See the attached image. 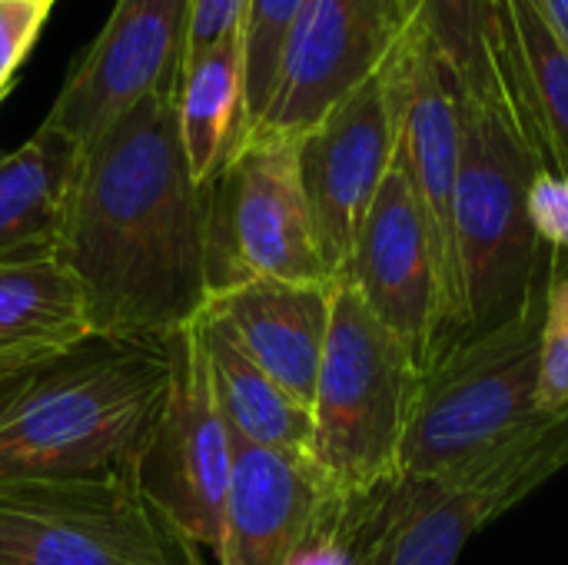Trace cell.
I'll return each instance as SVG.
<instances>
[{"label":"cell","instance_id":"cell-20","mask_svg":"<svg viewBox=\"0 0 568 565\" xmlns=\"http://www.w3.org/2000/svg\"><path fill=\"white\" fill-rule=\"evenodd\" d=\"M200 340L210 366L213 396L230 436L240 446L283 453L293 460L310 456L313 420L303 403H296L280 383H273L203 310L196 316Z\"/></svg>","mask_w":568,"mask_h":565},{"label":"cell","instance_id":"cell-26","mask_svg":"<svg viewBox=\"0 0 568 565\" xmlns=\"http://www.w3.org/2000/svg\"><path fill=\"white\" fill-rule=\"evenodd\" d=\"M50 7L27 0H0V87H10L13 73L33 50V40Z\"/></svg>","mask_w":568,"mask_h":565},{"label":"cell","instance_id":"cell-7","mask_svg":"<svg viewBox=\"0 0 568 565\" xmlns=\"http://www.w3.org/2000/svg\"><path fill=\"white\" fill-rule=\"evenodd\" d=\"M250 280L336 283L320 256L293 140H246L210 186L206 290Z\"/></svg>","mask_w":568,"mask_h":565},{"label":"cell","instance_id":"cell-6","mask_svg":"<svg viewBox=\"0 0 568 565\" xmlns=\"http://www.w3.org/2000/svg\"><path fill=\"white\" fill-rule=\"evenodd\" d=\"M0 565H203L136 470L0 486Z\"/></svg>","mask_w":568,"mask_h":565},{"label":"cell","instance_id":"cell-11","mask_svg":"<svg viewBox=\"0 0 568 565\" xmlns=\"http://www.w3.org/2000/svg\"><path fill=\"white\" fill-rule=\"evenodd\" d=\"M343 283L359 293L423 373L456 343L443 260L399 150L356 233Z\"/></svg>","mask_w":568,"mask_h":565},{"label":"cell","instance_id":"cell-9","mask_svg":"<svg viewBox=\"0 0 568 565\" xmlns=\"http://www.w3.org/2000/svg\"><path fill=\"white\" fill-rule=\"evenodd\" d=\"M568 466V410L542 413L516 436L443 480H403L406 506L376 565H456L466 543Z\"/></svg>","mask_w":568,"mask_h":565},{"label":"cell","instance_id":"cell-24","mask_svg":"<svg viewBox=\"0 0 568 565\" xmlns=\"http://www.w3.org/2000/svg\"><path fill=\"white\" fill-rule=\"evenodd\" d=\"M568 410V276H549L539 333V413Z\"/></svg>","mask_w":568,"mask_h":565},{"label":"cell","instance_id":"cell-2","mask_svg":"<svg viewBox=\"0 0 568 565\" xmlns=\"http://www.w3.org/2000/svg\"><path fill=\"white\" fill-rule=\"evenodd\" d=\"M166 380V340L113 336L0 380V486L136 470Z\"/></svg>","mask_w":568,"mask_h":565},{"label":"cell","instance_id":"cell-18","mask_svg":"<svg viewBox=\"0 0 568 565\" xmlns=\"http://www.w3.org/2000/svg\"><path fill=\"white\" fill-rule=\"evenodd\" d=\"M97 336L87 300L60 256L0 263V380Z\"/></svg>","mask_w":568,"mask_h":565},{"label":"cell","instance_id":"cell-3","mask_svg":"<svg viewBox=\"0 0 568 565\" xmlns=\"http://www.w3.org/2000/svg\"><path fill=\"white\" fill-rule=\"evenodd\" d=\"M542 170L549 163L503 43L496 70L463 87V147L453 193L463 340L516 316L549 280V256L529 220V190Z\"/></svg>","mask_w":568,"mask_h":565},{"label":"cell","instance_id":"cell-15","mask_svg":"<svg viewBox=\"0 0 568 565\" xmlns=\"http://www.w3.org/2000/svg\"><path fill=\"white\" fill-rule=\"evenodd\" d=\"M336 283L250 280L210 296L203 310L273 383L310 410L329 336Z\"/></svg>","mask_w":568,"mask_h":565},{"label":"cell","instance_id":"cell-23","mask_svg":"<svg viewBox=\"0 0 568 565\" xmlns=\"http://www.w3.org/2000/svg\"><path fill=\"white\" fill-rule=\"evenodd\" d=\"M303 3L306 0H250V7H246V20H243L246 137H250L253 123L260 120V113L270 100L286 33L296 23Z\"/></svg>","mask_w":568,"mask_h":565},{"label":"cell","instance_id":"cell-8","mask_svg":"<svg viewBox=\"0 0 568 565\" xmlns=\"http://www.w3.org/2000/svg\"><path fill=\"white\" fill-rule=\"evenodd\" d=\"M166 350V396L136 463V483L190 543L213 553L233 490L236 440L213 396L200 323L170 333Z\"/></svg>","mask_w":568,"mask_h":565},{"label":"cell","instance_id":"cell-16","mask_svg":"<svg viewBox=\"0 0 568 565\" xmlns=\"http://www.w3.org/2000/svg\"><path fill=\"white\" fill-rule=\"evenodd\" d=\"M323 490L310 460L236 443L233 490L213 549L216 565H290Z\"/></svg>","mask_w":568,"mask_h":565},{"label":"cell","instance_id":"cell-30","mask_svg":"<svg viewBox=\"0 0 568 565\" xmlns=\"http://www.w3.org/2000/svg\"><path fill=\"white\" fill-rule=\"evenodd\" d=\"M3 93H7V87H0V100H3Z\"/></svg>","mask_w":568,"mask_h":565},{"label":"cell","instance_id":"cell-29","mask_svg":"<svg viewBox=\"0 0 568 565\" xmlns=\"http://www.w3.org/2000/svg\"><path fill=\"white\" fill-rule=\"evenodd\" d=\"M27 3H43V7H53L57 0H27Z\"/></svg>","mask_w":568,"mask_h":565},{"label":"cell","instance_id":"cell-5","mask_svg":"<svg viewBox=\"0 0 568 565\" xmlns=\"http://www.w3.org/2000/svg\"><path fill=\"white\" fill-rule=\"evenodd\" d=\"M546 283L516 316L453 343L429 363L403 443L399 480H443L542 416L539 333Z\"/></svg>","mask_w":568,"mask_h":565},{"label":"cell","instance_id":"cell-22","mask_svg":"<svg viewBox=\"0 0 568 565\" xmlns=\"http://www.w3.org/2000/svg\"><path fill=\"white\" fill-rule=\"evenodd\" d=\"M409 27L423 33L456 70L459 87H473L499 63V0H406Z\"/></svg>","mask_w":568,"mask_h":565},{"label":"cell","instance_id":"cell-19","mask_svg":"<svg viewBox=\"0 0 568 565\" xmlns=\"http://www.w3.org/2000/svg\"><path fill=\"white\" fill-rule=\"evenodd\" d=\"M173 103L186 170L196 186L210 190L246 143L243 33L186 53Z\"/></svg>","mask_w":568,"mask_h":565},{"label":"cell","instance_id":"cell-12","mask_svg":"<svg viewBox=\"0 0 568 565\" xmlns=\"http://www.w3.org/2000/svg\"><path fill=\"white\" fill-rule=\"evenodd\" d=\"M399 107L389 63L296 143L320 256L343 280L356 233L396 160Z\"/></svg>","mask_w":568,"mask_h":565},{"label":"cell","instance_id":"cell-10","mask_svg":"<svg viewBox=\"0 0 568 565\" xmlns=\"http://www.w3.org/2000/svg\"><path fill=\"white\" fill-rule=\"evenodd\" d=\"M406 30V0H306L286 33L270 100L246 140L300 143L389 63Z\"/></svg>","mask_w":568,"mask_h":565},{"label":"cell","instance_id":"cell-27","mask_svg":"<svg viewBox=\"0 0 568 565\" xmlns=\"http://www.w3.org/2000/svg\"><path fill=\"white\" fill-rule=\"evenodd\" d=\"M246 7H250V0H193L186 53L203 50V47L216 43L220 37L243 33Z\"/></svg>","mask_w":568,"mask_h":565},{"label":"cell","instance_id":"cell-13","mask_svg":"<svg viewBox=\"0 0 568 565\" xmlns=\"http://www.w3.org/2000/svg\"><path fill=\"white\" fill-rule=\"evenodd\" d=\"M190 17L193 0H116L97 40L67 73L43 123L87 150L143 97L176 90Z\"/></svg>","mask_w":568,"mask_h":565},{"label":"cell","instance_id":"cell-21","mask_svg":"<svg viewBox=\"0 0 568 565\" xmlns=\"http://www.w3.org/2000/svg\"><path fill=\"white\" fill-rule=\"evenodd\" d=\"M499 27L542 157L568 180V47L532 0H499Z\"/></svg>","mask_w":568,"mask_h":565},{"label":"cell","instance_id":"cell-1","mask_svg":"<svg viewBox=\"0 0 568 565\" xmlns=\"http://www.w3.org/2000/svg\"><path fill=\"white\" fill-rule=\"evenodd\" d=\"M173 97H143L83 153L57 256L80 283L97 336L166 340L210 300V190L186 170Z\"/></svg>","mask_w":568,"mask_h":565},{"label":"cell","instance_id":"cell-17","mask_svg":"<svg viewBox=\"0 0 568 565\" xmlns=\"http://www.w3.org/2000/svg\"><path fill=\"white\" fill-rule=\"evenodd\" d=\"M83 153L73 137L47 123L0 153V263L60 253Z\"/></svg>","mask_w":568,"mask_h":565},{"label":"cell","instance_id":"cell-28","mask_svg":"<svg viewBox=\"0 0 568 565\" xmlns=\"http://www.w3.org/2000/svg\"><path fill=\"white\" fill-rule=\"evenodd\" d=\"M532 3L546 17V23L559 33V40L568 47V0H532Z\"/></svg>","mask_w":568,"mask_h":565},{"label":"cell","instance_id":"cell-25","mask_svg":"<svg viewBox=\"0 0 568 565\" xmlns=\"http://www.w3.org/2000/svg\"><path fill=\"white\" fill-rule=\"evenodd\" d=\"M529 220L549 256V276H568V180L542 170L529 190Z\"/></svg>","mask_w":568,"mask_h":565},{"label":"cell","instance_id":"cell-14","mask_svg":"<svg viewBox=\"0 0 568 565\" xmlns=\"http://www.w3.org/2000/svg\"><path fill=\"white\" fill-rule=\"evenodd\" d=\"M399 107V157L423 200L453 303L456 343L463 340V286L453 236V193L463 147V87L449 60L413 27L389 57Z\"/></svg>","mask_w":568,"mask_h":565},{"label":"cell","instance_id":"cell-4","mask_svg":"<svg viewBox=\"0 0 568 565\" xmlns=\"http://www.w3.org/2000/svg\"><path fill=\"white\" fill-rule=\"evenodd\" d=\"M423 370L369 313L349 283H336L329 336L310 403V466L326 490L373 493L399 480V456Z\"/></svg>","mask_w":568,"mask_h":565}]
</instances>
